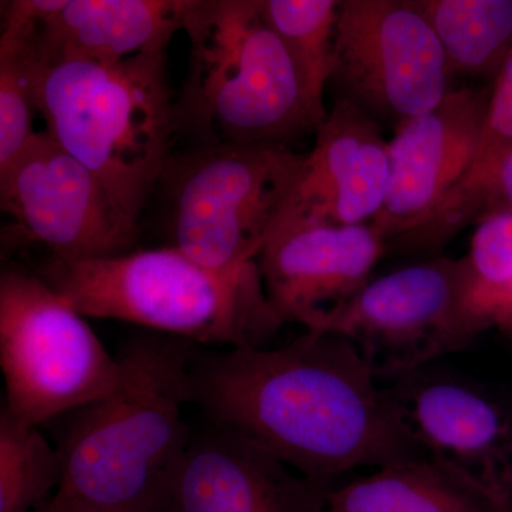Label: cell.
Here are the masks:
<instances>
[{"label": "cell", "instance_id": "cell-12", "mask_svg": "<svg viewBox=\"0 0 512 512\" xmlns=\"http://www.w3.org/2000/svg\"><path fill=\"white\" fill-rule=\"evenodd\" d=\"M372 224L278 218L258 256L268 301L284 323L316 330L355 298L386 255Z\"/></svg>", "mask_w": 512, "mask_h": 512}, {"label": "cell", "instance_id": "cell-15", "mask_svg": "<svg viewBox=\"0 0 512 512\" xmlns=\"http://www.w3.org/2000/svg\"><path fill=\"white\" fill-rule=\"evenodd\" d=\"M390 178V141L379 121L340 97L316 131L315 147L306 154L278 218L372 224L386 201Z\"/></svg>", "mask_w": 512, "mask_h": 512}, {"label": "cell", "instance_id": "cell-21", "mask_svg": "<svg viewBox=\"0 0 512 512\" xmlns=\"http://www.w3.org/2000/svg\"><path fill=\"white\" fill-rule=\"evenodd\" d=\"M262 15L288 47L313 100L325 109V87L333 74L339 0H261Z\"/></svg>", "mask_w": 512, "mask_h": 512}, {"label": "cell", "instance_id": "cell-22", "mask_svg": "<svg viewBox=\"0 0 512 512\" xmlns=\"http://www.w3.org/2000/svg\"><path fill=\"white\" fill-rule=\"evenodd\" d=\"M40 63L28 33L2 25L0 36V170L35 136Z\"/></svg>", "mask_w": 512, "mask_h": 512}, {"label": "cell", "instance_id": "cell-23", "mask_svg": "<svg viewBox=\"0 0 512 512\" xmlns=\"http://www.w3.org/2000/svg\"><path fill=\"white\" fill-rule=\"evenodd\" d=\"M463 306L476 336L485 332L491 302L512 281V212H495L477 225L467 255L458 259Z\"/></svg>", "mask_w": 512, "mask_h": 512}, {"label": "cell", "instance_id": "cell-16", "mask_svg": "<svg viewBox=\"0 0 512 512\" xmlns=\"http://www.w3.org/2000/svg\"><path fill=\"white\" fill-rule=\"evenodd\" d=\"M332 490L261 447L208 427L192 436L167 512H325Z\"/></svg>", "mask_w": 512, "mask_h": 512}, {"label": "cell", "instance_id": "cell-14", "mask_svg": "<svg viewBox=\"0 0 512 512\" xmlns=\"http://www.w3.org/2000/svg\"><path fill=\"white\" fill-rule=\"evenodd\" d=\"M194 0H13L2 22L25 30L40 66L114 63L167 50Z\"/></svg>", "mask_w": 512, "mask_h": 512}, {"label": "cell", "instance_id": "cell-1", "mask_svg": "<svg viewBox=\"0 0 512 512\" xmlns=\"http://www.w3.org/2000/svg\"><path fill=\"white\" fill-rule=\"evenodd\" d=\"M190 403L293 470L333 485L359 467L426 457L386 389L338 333L306 330L278 349H212L191 357Z\"/></svg>", "mask_w": 512, "mask_h": 512}, {"label": "cell", "instance_id": "cell-4", "mask_svg": "<svg viewBox=\"0 0 512 512\" xmlns=\"http://www.w3.org/2000/svg\"><path fill=\"white\" fill-rule=\"evenodd\" d=\"M33 271L84 318L133 323L204 348H265L285 325L258 265L217 271L171 245L82 261L49 255Z\"/></svg>", "mask_w": 512, "mask_h": 512}, {"label": "cell", "instance_id": "cell-17", "mask_svg": "<svg viewBox=\"0 0 512 512\" xmlns=\"http://www.w3.org/2000/svg\"><path fill=\"white\" fill-rule=\"evenodd\" d=\"M512 151V87L497 79L483 137L473 163L439 210L402 237L387 244L402 252L439 254L470 225L480 224L493 204L501 170Z\"/></svg>", "mask_w": 512, "mask_h": 512}, {"label": "cell", "instance_id": "cell-20", "mask_svg": "<svg viewBox=\"0 0 512 512\" xmlns=\"http://www.w3.org/2000/svg\"><path fill=\"white\" fill-rule=\"evenodd\" d=\"M62 480L57 448L39 427L2 407L0 413V512H43Z\"/></svg>", "mask_w": 512, "mask_h": 512}, {"label": "cell", "instance_id": "cell-18", "mask_svg": "<svg viewBox=\"0 0 512 512\" xmlns=\"http://www.w3.org/2000/svg\"><path fill=\"white\" fill-rule=\"evenodd\" d=\"M508 505L421 457L333 487L325 512H504Z\"/></svg>", "mask_w": 512, "mask_h": 512}, {"label": "cell", "instance_id": "cell-3", "mask_svg": "<svg viewBox=\"0 0 512 512\" xmlns=\"http://www.w3.org/2000/svg\"><path fill=\"white\" fill-rule=\"evenodd\" d=\"M187 79L174 101V137L191 148L288 144L318 131L328 111L313 100L261 0H194Z\"/></svg>", "mask_w": 512, "mask_h": 512}, {"label": "cell", "instance_id": "cell-8", "mask_svg": "<svg viewBox=\"0 0 512 512\" xmlns=\"http://www.w3.org/2000/svg\"><path fill=\"white\" fill-rule=\"evenodd\" d=\"M316 330L348 339L377 382L389 384L477 338L464 312L460 261L444 256L372 279Z\"/></svg>", "mask_w": 512, "mask_h": 512}, {"label": "cell", "instance_id": "cell-7", "mask_svg": "<svg viewBox=\"0 0 512 512\" xmlns=\"http://www.w3.org/2000/svg\"><path fill=\"white\" fill-rule=\"evenodd\" d=\"M0 367L5 409L33 426L107 396L119 363L35 271L5 266L0 274Z\"/></svg>", "mask_w": 512, "mask_h": 512}, {"label": "cell", "instance_id": "cell-5", "mask_svg": "<svg viewBox=\"0 0 512 512\" xmlns=\"http://www.w3.org/2000/svg\"><path fill=\"white\" fill-rule=\"evenodd\" d=\"M173 109L167 50L114 63L40 66L39 110L47 133L136 227L173 156Z\"/></svg>", "mask_w": 512, "mask_h": 512}, {"label": "cell", "instance_id": "cell-10", "mask_svg": "<svg viewBox=\"0 0 512 512\" xmlns=\"http://www.w3.org/2000/svg\"><path fill=\"white\" fill-rule=\"evenodd\" d=\"M451 79L416 0H340L332 80L343 99L399 126L436 109Z\"/></svg>", "mask_w": 512, "mask_h": 512}, {"label": "cell", "instance_id": "cell-6", "mask_svg": "<svg viewBox=\"0 0 512 512\" xmlns=\"http://www.w3.org/2000/svg\"><path fill=\"white\" fill-rule=\"evenodd\" d=\"M306 154L288 144H218L171 156L160 183L171 247L217 271H242L274 227Z\"/></svg>", "mask_w": 512, "mask_h": 512}, {"label": "cell", "instance_id": "cell-2", "mask_svg": "<svg viewBox=\"0 0 512 512\" xmlns=\"http://www.w3.org/2000/svg\"><path fill=\"white\" fill-rule=\"evenodd\" d=\"M190 340L136 330L121 343L113 392L66 414L57 453L59 503L113 512H167L192 436Z\"/></svg>", "mask_w": 512, "mask_h": 512}, {"label": "cell", "instance_id": "cell-13", "mask_svg": "<svg viewBox=\"0 0 512 512\" xmlns=\"http://www.w3.org/2000/svg\"><path fill=\"white\" fill-rule=\"evenodd\" d=\"M494 84L451 90L436 109L403 121L390 141L392 178L372 227L386 241L434 214L476 157Z\"/></svg>", "mask_w": 512, "mask_h": 512}, {"label": "cell", "instance_id": "cell-19", "mask_svg": "<svg viewBox=\"0 0 512 512\" xmlns=\"http://www.w3.org/2000/svg\"><path fill=\"white\" fill-rule=\"evenodd\" d=\"M436 33L451 77H500L512 52V0H416Z\"/></svg>", "mask_w": 512, "mask_h": 512}, {"label": "cell", "instance_id": "cell-28", "mask_svg": "<svg viewBox=\"0 0 512 512\" xmlns=\"http://www.w3.org/2000/svg\"><path fill=\"white\" fill-rule=\"evenodd\" d=\"M504 512H512V504L508 505Z\"/></svg>", "mask_w": 512, "mask_h": 512}, {"label": "cell", "instance_id": "cell-26", "mask_svg": "<svg viewBox=\"0 0 512 512\" xmlns=\"http://www.w3.org/2000/svg\"><path fill=\"white\" fill-rule=\"evenodd\" d=\"M43 512H113L104 510H93V508L77 507V505H70L59 503V501L52 500V503L47 505Z\"/></svg>", "mask_w": 512, "mask_h": 512}, {"label": "cell", "instance_id": "cell-9", "mask_svg": "<svg viewBox=\"0 0 512 512\" xmlns=\"http://www.w3.org/2000/svg\"><path fill=\"white\" fill-rule=\"evenodd\" d=\"M0 205L12 218L2 231L3 256L40 245L66 261L111 258L137 242L138 227L46 130L0 170Z\"/></svg>", "mask_w": 512, "mask_h": 512}, {"label": "cell", "instance_id": "cell-11", "mask_svg": "<svg viewBox=\"0 0 512 512\" xmlns=\"http://www.w3.org/2000/svg\"><path fill=\"white\" fill-rule=\"evenodd\" d=\"M387 396L421 453L512 503V406L470 377L423 367L387 384Z\"/></svg>", "mask_w": 512, "mask_h": 512}, {"label": "cell", "instance_id": "cell-24", "mask_svg": "<svg viewBox=\"0 0 512 512\" xmlns=\"http://www.w3.org/2000/svg\"><path fill=\"white\" fill-rule=\"evenodd\" d=\"M485 330L498 329L512 339V281L495 296L485 313Z\"/></svg>", "mask_w": 512, "mask_h": 512}, {"label": "cell", "instance_id": "cell-27", "mask_svg": "<svg viewBox=\"0 0 512 512\" xmlns=\"http://www.w3.org/2000/svg\"><path fill=\"white\" fill-rule=\"evenodd\" d=\"M498 79L504 80L505 83L510 84V86L512 87V52L510 57H508L503 72H501L500 77H498Z\"/></svg>", "mask_w": 512, "mask_h": 512}, {"label": "cell", "instance_id": "cell-25", "mask_svg": "<svg viewBox=\"0 0 512 512\" xmlns=\"http://www.w3.org/2000/svg\"><path fill=\"white\" fill-rule=\"evenodd\" d=\"M504 211L512 212V151L505 160L503 170H501L500 181H498L497 191H495L493 204H491L488 215Z\"/></svg>", "mask_w": 512, "mask_h": 512}]
</instances>
